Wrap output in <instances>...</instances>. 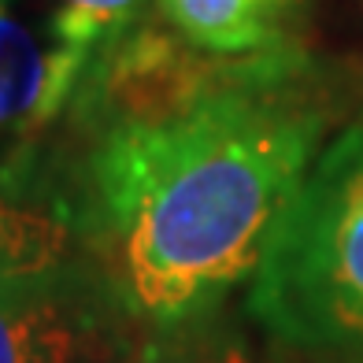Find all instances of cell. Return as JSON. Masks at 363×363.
I'll return each instance as SVG.
<instances>
[{"instance_id":"5","label":"cell","mask_w":363,"mask_h":363,"mask_svg":"<svg viewBox=\"0 0 363 363\" xmlns=\"http://www.w3.org/2000/svg\"><path fill=\"white\" fill-rule=\"evenodd\" d=\"M296 4L301 0H160L178 34L219 60L289 48L286 26Z\"/></svg>"},{"instance_id":"1","label":"cell","mask_w":363,"mask_h":363,"mask_svg":"<svg viewBox=\"0 0 363 363\" xmlns=\"http://www.w3.org/2000/svg\"><path fill=\"white\" fill-rule=\"evenodd\" d=\"M301 74L289 48L241 56L174 108L101 123L86 226L130 319L182 330L256 274L326 134Z\"/></svg>"},{"instance_id":"2","label":"cell","mask_w":363,"mask_h":363,"mask_svg":"<svg viewBox=\"0 0 363 363\" xmlns=\"http://www.w3.org/2000/svg\"><path fill=\"white\" fill-rule=\"evenodd\" d=\"M249 311L301 363H363V115L311 160L252 274Z\"/></svg>"},{"instance_id":"6","label":"cell","mask_w":363,"mask_h":363,"mask_svg":"<svg viewBox=\"0 0 363 363\" xmlns=\"http://www.w3.org/2000/svg\"><path fill=\"white\" fill-rule=\"evenodd\" d=\"M67 52L96 60L141 23L148 0H15Z\"/></svg>"},{"instance_id":"8","label":"cell","mask_w":363,"mask_h":363,"mask_svg":"<svg viewBox=\"0 0 363 363\" xmlns=\"http://www.w3.org/2000/svg\"><path fill=\"white\" fill-rule=\"evenodd\" d=\"M141 363H252L238 337H216V334H193L186 341L160 345Z\"/></svg>"},{"instance_id":"4","label":"cell","mask_w":363,"mask_h":363,"mask_svg":"<svg viewBox=\"0 0 363 363\" xmlns=\"http://www.w3.org/2000/svg\"><path fill=\"white\" fill-rule=\"evenodd\" d=\"M89 60L67 52L15 0H0V138L34 134L78 93Z\"/></svg>"},{"instance_id":"7","label":"cell","mask_w":363,"mask_h":363,"mask_svg":"<svg viewBox=\"0 0 363 363\" xmlns=\"http://www.w3.org/2000/svg\"><path fill=\"white\" fill-rule=\"evenodd\" d=\"M71 226L56 211L0 193V282L45 274L67 263Z\"/></svg>"},{"instance_id":"3","label":"cell","mask_w":363,"mask_h":363,"mask_svg":"<svg viewBox=\"0 0 363 363\" xmlns=\"http://www.w3.org/2000/svg\"><path fill=\"white\" fill-rule=\"evenodd\" d=\"M108 304L67 263L0 282V363H96L108 349Z\"/></svg>"}]
</instances>
